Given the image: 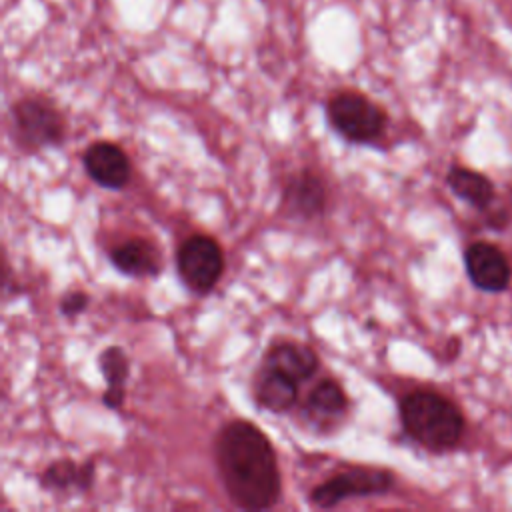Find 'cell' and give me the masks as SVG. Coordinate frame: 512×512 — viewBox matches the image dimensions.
<instances>
[{"label": "cell", "instance_id": "obj_8", "mask_svg": "<svg viewBox=\"0 0 512 512\" xmlns=\"http://www.w3.org/2000/svg\"><path fill=\"white\" fill-rule=\"evenodd\" d=\"M82 162L88 176L96 184L110 190L124 188L132 174L130 158L126 152L118 144L106 140L90 144L82 156Z\"/></svg>", "mask_w": 512, "mask_h": 512}, {"label": "cell", "instance_id": "obj_17", "mask_svg": "<svg viewBox=\"0 0 512 512\" xmlns=\"http://www.w3.org/2000/svg\"><path fill=\"white\" fill-rule=\"evenodd\" d=\"M86 306H88V294L82 292V290L68 292V294L60 300V310H62V314H66V316H76V314H80L82 310H86Z\"/></svg>", "mask_w": 512, "mask_h": 512}, {"label": "cell", "instance_id": "obj_5", "mask_svg": "<svg viewBox=\"0 0 512 512\" xmlns=\"http://www.w3.org/2000/svg\"><path fill=\"white\" fill-rule=\"evenodd\" d=\"M392 486L394 474L390 470L354 466L318 484L310 492V500L320 508H332L348 498L386 494Z\"/></svg>", "mask_w": 512, "mask_h": 512}, {"label": "cell", "instance_id": "obj_16", "mask_svg": "<svg viewBox=\"0 0 512 512\" xmlns=\"http://www.w3.org/2000/svg\"><path fill=\"white\" fill-rule=\"evenodd\" d=\"M92 480H94L92 462L76 464L74 460L64 458V460L52 462L44 470L40 484L52 492H68V490H86L92 486Z\"/></svg>", "mask_w": 512, "mask_h": 512}, {"label": "cell", "instance_id": "obj_10", "mask_svg": "<svg viewBox=\"0 0 512 512\" xmlns=\"http://www.w3.org/2000/svg\"><path fill=\"white\" fill-rule=\"evenodd\" d=\"M284 198L292 214L300 218H316L326 208V186L318 174L302 170L290 178Z\"/></svg>", "mask_w": 512, "mask_h": 512}, {"label": "cell", "instance_id": "obj_14", "mask_svg": "<svg viewBox=\"0 0 512 512\" xmlns=\"http://www.w3.org/2000/svg\"><path fill=\"white\" fill-rule=\"evenodd\" d=\"M100 372L106 380V392L102 396L108 408H120L126 396V378L130 372V362L120 346H108L98 356Z\"/></svg>", "mask_w": 512, "mask_h": 512}, {"label": "cell", "instance_id": "obj_3", "mask_svg": "<svg viewBox=\"0 0 512 512\" xmlns=\"http://www.w3.org/2000/svg\"><path fill=\"white\" fill-rule=\"evenodd\" d=\"M326 114L332 128L356 144L380 138L386 128V112L368 96L354 90L336 92L326 106Z\"/></svg>", "mask_w": 512, "mask_h": 512}, {"label": "cell", "instance_id": "obj_2", "mask_svg": "<svg viewBox=\"0 0 512 512\" xmlns=\"http://www.w3.org/2000/svg\"><path fill=\"white\" fill-rule=\"evenodd\" d=\"M404 432L432 452L454 448L464 434V414L446 396L434 390H412L400 400Z\"/></svg>", "mask_w": 512, "mask_h": 512}, {"label": "cell", "instance_id": "obj_9", "mask_svg": "<svg viewBox=\"0 0 512 512\" xmlns=\"http://www.w3.org/2000/svg\"><path fill=\"white\" fill-rule=\"evenodd\" d=\"M318 364L314 350L296 342H276L264 356V368L276 370L298 384L308 380L318 370Z\"/></svg>", "mask_w": 512, "mask_h": 512}, {"label": "cell", "instance_id": "obj_13", "mask_svg": "<svg viewBox=\"0 0 512 512\" xmlns=\"http://www.w3.org/2000/svg\"><path fill=\"white\" fill-rule=\"evenodd\" d=\"M446 182L458 198L466 200L468 204H472L478 210L490 208V204L494 200L492 180L476 170L466 168V166H452L446 174Z\"/></svg>", "mask_w": 512, "mask_h": 512}, {"label": "cell", "instance_id": "obj_15", "mask_svg": "<svg viewBox=\"0 0 512 512\" xmlns=\"http://www.w3.org/2000/svg\"><path fill=\"white\" fill-rule=\"evenodd\" d=\"M306 414L316 422H330L340 418L348 408V396L336 380H320L306 398Z\"/></svg>", "mask_w": 512, "mask_h": 512}, {"label": "cell", "instance_id": "obj_1", "mask_svg": "<svg viewBox=\"0 0 512 512\" xmlns=\"http://www.w3.org/2000/svg\"><path fill=\"white\" fill-rule=\"evenodd\" d=\"M216 468L228 498L244 510H264L278 502L282 482L274 446L248 420H232L214 442Z\"/></svg>", "mask_w": 512, "mask_h": 512}, {"label": "cell", "instance_id": "obj_11", "mask_svg": "<svg viewBox=\"0 0 512 512\" xmlns=\"http://www.w3.org/2000/svg\"><path fill=\"white\" fill-rule=\"evenodd\" d=\"M112 264L128 276H156L160 272V252L158 248L142 238H130L110 252Z\"/></svg>", "mask_w": 512, "mask_h": 512}, {"label": "cell", "instance_id": "obj_6", "mask_svg": "<svg viewBox=\"0 0 512 512\" xmlns=\"http://www.w3.org/2000/svg\"><path fill=\"white\" fill-rule=\"evenodd\" d=\"M12 118L16 140L28 150L58 144L64 136V118L48 100L22 98L12 106Z\"/></svg>", "mask_w": 512, "mask_h": 512}, {"label": "cell", "instance_id": "obj_7", "mask_svg": "<svg viewBox=\"0 0 512 512\" xmlns=\"http://www.w3.org/2000/svg\"><path fill=\"white\" fill-rule=\"evenodd\" d=\"M464 266L470 282L484 292H502L510 284V262L506 254L490 242H474L464 252Z\"/></svg>", "mask_w": 512, "mask_h": 512}, {"label": "cell", "instance_id": "obj_12", "mask_svg": "<svg viewBox=\"0 0 512 512\" xmlns=\"http://www.w3.org/2000/svg\"><path fill=\"white\" fill-rule=\"evenodd\" d=\"M254 394H256V402L262 408L280 414L294 406L298 398V382H294L292 378L276 370L262 366V372L254 386Z\"/></svg>", "mask_w": 512, "mask_h": 512}, {"label": "cell", "instance_id": "obj_4", "mask_svg": "<svg viewBox=\"0 0 512 512\" xmlns=\"http://www.w3.org/2000/svg\"><path fill=\"white\" fill-rule=\"evenodd\" d=\"M176 266L182 282L192 292L208 294L222 278L224 254L212 236L194 234L180 244Z\"/></svg>", "mask_w": 512, "mask_h": 512}]
</instances>
